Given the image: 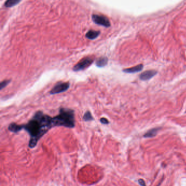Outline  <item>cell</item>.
<instances>
[{
  "label": "cell",
  "instance_id": "12",
  "mask_svg": "<svg viewBox=\"0 0 186 186\" xmlns=\"http://www.w3.org/2000/svg\"><path fill=\"white\" fill-rule=\"evenodd\" d=\"M159 130V129H158V128L152 129L149 130L147 132H146L144 136L145 137H152L157 135Z\"/></svg>",
  "mask_w": 186,
  "mask_h": 186
},
{
  "label": "cell",
  "instance_id": "5",
  "mask_svg": "<svg viewBox=\"0 0 186 186\" xmlns=\"http://www.w3.org/2000/svg\"><path fill=\"white\" fill-rule=\"evenodd\" d=\"M70 87V83L68 82H60L56 84V85L50 91L51 95L57 94L59 93H63L67 90Z\"/></svg>",
  "mask_w": 186,
  "mask_h": 186
},
{
  "label": "cell",
  "instance_id": "14",
  "mask_svg": "<svg viewBox=\"0 0 186 186\" xmlns=\"http://www.w3.org/2000/svg\"><path fill=\"white\" fill-rule=\"evenodd\" d=\"M10 79H7V80H4L3 81H2L1 83V89H3L5 88L8 84L10 83Z\"/></svg>",
  "mask_w": 186,
  "mask_h": 186
},
{
  "label": "cell",
  "instance_id": "8",
  "mask_svg": "<svg viewBox=\"0 0 186 186\" xmlns=\"http://www.w3.org/2000/svg\"><path fill=\"white\" fill-rule=\"evenodd\" d=\"M8 130L13 133H18L23 130L22 125H18L15 123H12L8 126Z\"/></svg>",
  "mask_w": 186,
  "mask_h": 186
},
{
  "label": "cell",
  "instance_id": "1",
  "mask_svg": "<svg viewBox=\"0 0 186 186\" xmlns=\"http://www.w3.org/2000/svg\"><path fill=\"white\" fill-rule=\"evenodd\" d=\"M53 127L52 118L38 111L32 118L25 125H22L23 129L26 131L30 136L29 147L34 148L38 142L48 131Z\"/></svg>",
  "mask_w": 186,
  "mask_h": 186
},
{
  "label": "cell",
  "instance_id": "7",
  "mask_svg": "<svg viewBox=\"0 0 186 186\" xmlns=\"http://www.w3.org/2000/svg\"><path fill=\"white\" fill-rule=\"evenodd\" d=\"M143 65L139 64V65H136L135 66L132 67L130 68L124 69L123 70V71L126 73H135L141 71L143 70Z\"/></svg>",
  "mask_w": 186,
  "mask_h": 186
},
{
  "label": "cell",
  "instance_id": "6",
  "mask_svg": "<svg viewBox=\"0 0 186 186\" xmlns=\"http://www.w3.org/2000/svg\"><path fill=\"white\" fill-rule=\"evenodd\" d=\"M157 71L154 70H147L140 75V79L143 81H146L151 79L157 74Z\"/></svg>",
  "mask_w": 186,
  "mask_h": 186
},
{
  "label": "cell",
  "instance_id": "11",
  "mask_svg": "<svg viewBox=\"0 0 186 186\" xmlns=\"http://www.w3.org/2000/svg\"><path fill=\"white\" fill-rule=\"evenodd\" d=\"M21 0H7L5 2V7L7 8H10L18 5L21 2Z\"/></svg>",
  "mask_w": 186,
  "mask_h": 186
},
{
  "label": "cell",
  "instance_id": "15",
  "mask_svg": "<svg viewBox=\"0 0 186 186\" xmlns=\"http://www.w3.org/2000/svg\"><path fill=\"white\" fill-rule=\"evenodd\" d=\"M100 121L101 122L102 124H105V125H107L109 123V121H108V120L106 118H101V120H100Z\"/></svg>",
  "mask_w": 186,
  "mask_h": 186
},
{
  "label": "cell",
  "instance_id": "9",
  "mask_svg": "<svg viewBox=\"0 0 186 186\" xmlns=\"http://www.w3.org/2000/svg\"><path fill=\"white\" fill-rule=\"evenodd\" d=\"M99 34H100L99 31L90 30L86 34V37L90 40H94L98 37Z\"/></svg>",
  "mask_w": 186,
  "mask_h": 186
},
{
  "label": "cell",
  "instance_id": "13",
  "mask_svg": "<svg viewBox=\"0 0 186 186\" xmlns=\"http://www.w3.org/2000/svg\"><path fill=\"white\" fill-rule=\"evenodd\" d=\"M83 120L85 121H89L93 120V116H92L91 113L90 111H87L85 114H84V116H83Z\"/></svg>",
  "mask_w": 186,
  "mask_h": 186
},
{
  "label": "cell",
  "instance_id": "4",
  "mask_svg": "<svg viewBox=\"0 0 186 186\" xmlns=\"http://www.w3.org/2000/svg\"><path fill=\"white\" fill-rule=\"evenodd\" d=\"M92 19L93 22L98 25L102 26L105 27H109L110 26V23L109 20L104 15L93 14L92 16Z\"/></svg>",
  "mask_w": 186,
  "mask_h": 186
},
{
  "label": "cell",
  "instance_id": "2",
  "mask_svg": "<svg viewBox=\"0 0 186 186\" xmlns=\"http://www.w3.org/2000/svg\"><path fill=\"white\" fill-rule=\"evenodd\" d=\"M52 125L53 127L63 126L67 128H74V111L69 108H61L59 115L52 118Z\"/></svg>",
  "mask_w": 186,
  "mask_h": 186
},
{
  "label": "cell",
  "instance_id": "3",
  "mask_svg": "<svg viewBox=\"0 0 186 186\" xmlns=\"http://www.w3.org/2000/svg\"><path fill=\"white\" fill-rule=\"evenodd\" d=\"M94 61V59L92 57H87L84 58L75 65L73 68V70L74 71H80L85 70L91 65Z\"/></svg>",
  "mask_w": 186,
  "mask_h": 186
},
{
  "label": "cell",
  "instance_id": "10",
  "mask_svg": "<svg viewBox=\"0 0 186 186\" xmlns=\"http://www.w3.org/2000/svg\"><path fill=\"white\" fill-rule=\"evenodd\" d=\"M108 59L106 57H101L96 61V65L99 68H103L107 65Z\"/></svg>",
  "mask_w": 186,
  "mask_h": 186
}]
</instances>
